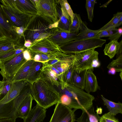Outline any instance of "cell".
I'll use <instances>...</instances> for the list:
<instances>
[{
    "label": "cell",
    "mask_w": 122,
    "mask_h": 122,
    "mask_svg": "<svg viewBox=\"0 0 122 122\" xmlns=\"http://www.w3.org/2000/svg\"><path fill=\"white\" fill-rule=\"evenodd\" d=\"M29 83L24 80L12 82L9 91L0 99V119L17 118L19 106L28 94L22 90Z\"/></svg>",
    "instance_id": "obj_1"
},
{
    "label": "cell",
    "mask_w": 122,
    "mask_h": 122,
    "mask_svg": "<svg viewBox=\"0 0 122 122\" xmlns=\"http://www.w3.org/2000/svg\"><path fill=\"white\" fill-rule=\"evenodd\" d=\"M30 86L33 99L40 106L46 109L60 102L59 91L41 75L38 79L30 84Z\"/></svg>",
    "instance_id": "obj_2"
},
{
    "label": "cell",
    "mask_w": 122,
    "mask_h": 122,
    "mask_svg": "<svg viewBox=\"0 0 122 122\" xmlns=\"http://www.w3.org/2000/svg\"><path fill=\"white\" fill-rule=\"evenodd\" d=\"M60 93V102L76 110L80 109L86 112L93 106V96L83 90L67 84Z\"/></svg>",
    "instance_id": "obj_3"
},
{
    "label": "cell",
    "mask_w": 122,
    "mask_h": 122,
    "mask_svg": "<svg viewBox=\"0 0 122 122\" xmlns=\"http://www.w3.org/2000/svg\"><path fill=\"white\" fill-rule=\"evenodd\" d=\"M54 28L52 24H49L39 16H33L30 19L25 28L23 33L24 40H29L33 44L48 38L52 34Z\"/></svg>",
    "instance_id": "obj_4"
},
{
    "label": "cell",
    "mask_w": 122,
    "mask_h": 122,
    "mask_svg": "<svg viewBox=\"0 0 122 122\" xmlns=\"http://www.w3.org/2000/svg\"><path fill=\"white\" fill-rule=\"evenodd\" d=\"M106 40L93 38L73 41L59 46L61 51L68 55L75 54L87 50L102 47Z\"/></svg>",
    "instance_id": "obj_5"
},
{
    "label": "cell",
    "mask_w": 122,
    "mask_h": 122,
    "mask_svg": "<svg viewBox=\"0 0 122 122\" xmlns=\"http://www.w3.org/2000/svg\"><path fill=\"white\" fill-rule=\"evenodd\" d=\"M1 6L6 16L13 26L25 28L30 19L21 12L16 6L14 0H1Z\"/></svg>",
    "instance_id": "obj_6"
},
{
    "label": "cell",
    "mask_w": 122,
    "mask_h": 122,
    "mask_svg": "<svg viewBox=\"0 0 122 122\" xmlns=\"http://www.w3.org/2000/svg\"><path fill=\"white\" fill-rule=\"evenodd\" d=\"M93 48L78 53L74 55V65L79 72L86 69L93 70L100 65L98 53Z\"/></svg>",
    "instance_id": "obj_7"
},
{
    "label": "cell",
    "mask_w": 122,
    "mask_h": 122,
    "mask_svg": "<svg viewBox=\"0 0 122 122\" xmlns=\"http://www.w3.org/2000/svg\"><path fill=\"white\" fill-rule=\"evenodd\" d=\"M37 10V15L51 24L59 21L56 0H31Z\"/></svg>",
    "instance_id": "obj_8"
},
{
    "label": "cell",
    "mask_w": 122,
    "mask_h": 122,
    "mask_svg": "<svg viewBox=\"0 0 122 122\" xmlns=\"http://www.w3.org/2000/svg\"><path fill=\"white\" fill-rule=\"evenodd\" d=\"M32 54H44L60 58L68 56L61 50L59 46L48 38L36 42L27 48Z\"/></svg>",
    "instance_id": "obj_9"
},
{
    "label": "cell",
    "mask_w": 122,
    "mask_h": 122,
    "mask_svg": "<svg viewBox=\"0 0 122 122\" xmlns=\"http://www.w3.org/2000/svg\"><path fill=\"white\" fill-rule=\"evenodd\" d=\"M26 61L23 57L22 52L9 61L0 62V73L3 77L2 80L12 79Z\"/></svg>",
    "instance_id": "obj_10"
},
{
    "label": "cell",
    "mask_w": 122,
    "mask_h": 122,
    "mask_svg": "<svg viewBox=\"0 0 122 122\" xmlns=\"http://www.w3.org/2000/svg\"><path fill=\"white\" fill-rule=\"evenodd\" d=\"M73 110L60 102L55 106L53 114L49 122H75V112Z\"/></svg>",
    "instance_id": "obj_11"
},
{
    "label": "cell",
    "mask_w": 122,
    "mask_h": 122,
    "mask_svg": "<svg viewBox=\"0 0 122 122\" xmlns=\"http://www.w3.org/2000/svg\"><path fill=\"white\" fill-rule=\"evenodd\" d=\"M78 34L66 31L56 27L54 28L52 34L48 38L59 46L74 41Z\"/></svg>",
    "instance_id": "obj_12"
},
{
    "label": "cell",
    "mask_w": 122,
    "mask_h": 122,
    "mask_svg": "<svg viewBox=\"0 0 122 122\" xmlns=\"http://www.w3.org/2000/svg\"><path fill=\"white\" fill-rule=\"evenodd\" d=\"M56 8L59 20L57 28L70 31L71 24L70 18L64 6L63 0H56Z\"/></svg>",
    "instance_id": "obj_13"
},
{
    "label": "cell",
    "mask_w": 122,
    "mask_h": 122,
    "mask_svg": "<svg viewBox=\"0 0 122 122\" xmlns=\"http://www.w3.org/2000/svg\"><path fill=\"white\" fill-rule=\"evenodd\" d=\"M13 26L4 14L0 4V29L7 38L17 41L20 38L14 31Z\"/></svg>",
    "instance_id": "obj_14"
},
{
    "label": "cell",
    "mask_w": 122,
    "mask_h": 122,
    "mask_svg": "<svg viewBox=\"0 0 122 122\" xmlns=\"http://www.w3.org/2000/svg\"><path fill=\"white\" fill-rule=\"evenodd\" d=\"M18 9L22 13L32 17L37 14L36 7L31 0H14Z\"/></svg>",
    "instance_id": "obj_15"
},
{
    "label": "cell",
    "mask_w": 122,
    "mask_h": 122,
    "mask_svg": "<svg viewBox=\"0 0 122 122\" xmlns=\"http://www.w3.org/2000/svg\"><path fill=\"white\" fill-rule=\"evenodd\" d=\"M46 109L36 104L23 119L24 122H42L46 117Z\"/></svg>",
    "instance_id": "obj_16"
},
{
    "label": "cell",
    "mask_w": 122,
    "mask_h": 122,
    "mask_svg": "<svg viewBox=\"0 0 122 122\" xmlns=\"http://www.w3.org/2000/svg\"><path fill=\"white\" fill-rule=\"evenodd\" d=\"M93 71L87 70L86 76L84 90L89 93L95 92L100 89L96 77Z\"/></svg>",
    "instance_id": "obj_17"
},
{
    "label": "cell",
    "mask_w": 122,
    "mask_h": 122,
    "mask_svg": "<svg viewBox=\"0 0 122 122\" xmlns=\"http://www.w3.org/2000/svg\"><path fill=\"white\" fill-rule=\"evenodd\" d=\"M60 61L52 66L62 74L74 64L75 58L74 54L59 58Z\"/></svg>",
    "instance_id": "obj_18"
},
{
    "label": "cell",
    "mask_w": 122,
    "mask_h": 122,
    "mask_svg": "<svg viewBox=\"0 0 122 122\" xmlns=\"http://www.w3.org/2000/svg\"><path fill=\"white\" fill-rule=\"evenodd\" d=\"M42 62L34 61L31 66L26 81L31 84L40 78L41 76L43 68Z\"/></svg>",
    "instance_id": "obj_19"
},
{
    "label": "cell",
    "mask_w": 122,
    "mask_h": 122,
    "mask_svg": "<svg viewBox=\"0 0 122 122\" xmlns=\"http://www.w3.org/2000/svg\"><path fill=\"white\" fill-rule=\"evenodd\" d=\"M122 40L120 42L117 41H111L105 45L103 50L104 55L108 56L110 59L122 52Z\"/></svg>",
    "instance_id": "obj_20"
},
{
    "label": "cell",
    "mask_w": 122,
    "mask_h": 122,
    "mask_svg": "<svg viewBox=\"0 0 122 122\" xmlns=\"http://www.w3.org/2000/svg\"><path fill=\"white\" fill-rule=\"evenodd\" d=\"M101 31L99 29L93 30L89 29L87 27L86 23L83 21L81 28L74 41L99 38V34Z\"/></svg>",
    "instance_id": "obj_21"
},
{
    "label": "cell",
    "mask_w": 122,
    "mask_h": 122,
    "mask_svg": "<svg viewBox=\"0 0 122 122\" xmlns=\"http://www.w3.org/2000/svg\"><path fill=\"white\" fill-rule=\"evenodd\" d=\"M21 40L14 41L6 37L0 40V55L7 51L24 47V44L21 43Z\"/></svg>",
    "instance_id": "obj_22"
},
{
    "label": "cell",
    "mask_w": 122,
    "mask_h": 122,
    "mask_svg": "<svg viewBox=\"0 0 122 122\" xmlns=\"http://www.w3.org/2000/svg\"><path fill=\"white\" fill-rule=\"evenodd\" d=\"M33 98L30 93L23 100L18 107L17 117L23 119L31 110Z\"/></svg>",
    "instance_id": "obj_23"
},
{
    "label": "cell",
    "mask_w": 122,
    "mask_h": 122,
    "mask_svg": "<svg viewBox=\"0 0 122 122\" xmlns=\"http://www.w3.org/2000/svg\"><path fill=\"white\" fill-rule=\"evenodd\" d=\"M87 69L79 71L75 68L74 70L69 84L83 90Z\"/></svg>",
    "instance_id": "obj_24"
},
{
    "label": "cell",
    "mask_w": 122,
    "mask_h": 122,
    "mask_svg": "<svg viewBox=\"0 0 122 122\" xmlns=\"http://www.w3.org/2000/svg\"><path fill=\"white\" fill-rule=\"evenodd\" d=\"M41 76L54 86L58 87L61 86V77L57 75L50 67L43 68Z\"/></svg>",
    "instance_id": "obj_25"
},
{
    "label": "cell",
    "mask_w": 122,
    "mask_h": 122,
    "mask_svg": "<svg viewBox=\"0 0 122 122\" xmlns=\"http://www.w3.org/2000/svg\"><path fill=\"white\" fill-rule=\"evenodd\" d=\"M34 61L33 60L26 61L21 66L15 76L12 79L11 81L23 80L26 81L30 68Z\"/></svg>",
    "instance_id": "obj_26"
},
{
    "label": "cell",
    "mask_w": 122,
    "mask_h": 122,
    "mask_svg": "<svg viewBox=\"0 0 122 122\" xmlns=\"http://www.w3.org/2000/svg\"><path fill=\"white\" fill-rule=\"evenodd\" d=\"M101 97L109 112L115 116L118 113L122 114V104L119 102L116 103L105 98L102 95Z\"/></svg>",
    "instance_id": "obj_27"
},
{
    "label": "cell",
    "mask_w": 122,
    "mask_h": 122,
    "mask_svg": "<svg viewBox=\"0 0 122 122\" xmlns=\"http://www.w3.org/2000/svg\"><path fill=\"white\" fill-rule=\"evenodd\" d=\"M25 47L17 49L10 50L0 55V62L9 61L23 52L26 49Z\"/></svg>",
    "instance_id": "obj_28"
},
{
    "label": "cell",
    "mask_w": 122,
    "mask_h": 122,
    "mask_svg": "<svg viewBox=\"0 0 122 122\" xmlns=\"http://www.w3.org/2000/svg\"><path fill=\"white\" fill-rule=\"evenodd\" d=\"M107 68L108 70L115 72H122V54L117 57L108 65Z\"/></svg>",
    "instance_id": "obj_29"
},
{
    "label": "cell",
    "mask_w": 122,
    "mask_h": 122,
    "mask_svg": "<svg viewBox=\"0 0 122 122\" xmlns=\"http://www.w3.org/2000/svg\"><path fill=\"white\" fill-rule=\"evenodd\" d=\"M80 15L75 13V15L71 23L70 31L78 33L81 30L83 22Z\"/></svg>",
    "instance_id": "obj_30"
},
{
    "label": "cell",
    "mask_w": 122,
    "mask_h": 122,
    "mask_svg": "<svg viewBox=\"0 0 122 122\" xmlns=\"http://www.w3.org/2000/svg\"><path fill=\"white\" fill-rule=\"evenodd\" d=\"M121 15H122V12H118L114 15L111 20L99 29V30L101 31L111 27L115 28V27L118 22L120 17Z\"/></svg>",
    "instance_id": "obj_31"
},
{
    "label": "cell",
    "mask_w": 122,
    "mask_h": 122,
    "mask_svg": "<svg viewBox=\"0 0 122 122\" xmlns=\"http://www.w3.org/2000/svg\"><path fill=\"white\" fill-rule=\"evenodd\" d=\"M11 80L9 79L2 80L3 83L0 89V99L5 95L10 90L12 83Z\"/></svg>",
    "instance_id": "obj_32"
},
{
    "label": "cell",
    "mask_w": 122,
    "mask_h": 122,
    "mask_svg": "<svg viewBox=\"0 0 122 122\" xmlns=\"http://www.w3.org/2000/svg\"><path fill=\"white\" fill-rule=\"evenodd\" d=\"M98 122H119L118 119L109 112L100 117Z\"/></svg>",
    "instance_id": "obj_33"
},
{
    "label": "cell",
    "mask_w": 122,
    "mask_h": 122,
    "mask_svg": "<svg viewBox=\"0 0 122 122\" xmlns=\"http://www.w3.org/2000/svg\"><path fill=\"white\" fill-rule=\"evenodd\" d=\"M88 113L90 122H98L100 117L98 113H96L94 111L93 107L92 106L87 111Z\"/></svg>",
    "instance_id": "obj_34"
},
{
    "label": "cell",
    "mask_w": 122,
    "mask_h": 122,
    "mask_svg": "<svg viewBox=\"0 0 122 122\" xmlns=\"http://www.w3.org/2000/svg\"><path fill=\"white\" fill-rule=\"evenodd\" d=\"M85 5L88 19L89 21L92 22L93 18L94 9L92 7L90 0H86Z\"/></svg>",
    "instance_id": "obj_35"
},
{
    "label": "cell",
    "mask_w": 122,
    "mask_h": 122,
    "mask_svg": "<svg viewBox=\"0 0 122 122\" xmlns=\"http://www.w3.org/2000/svg\"><path fill=\"white\" fill-rule=\"evenodd\" d=\"M65 9L69 15L71 20V23L75 15L74 13L67 0H63Z\"/></svg>",
    "instance_id": "obj_36"
},
{
    "label": "cell",
    "mask_w": 122,
    "mask_h": 122,
    "mask_svg": "<svg viewBox=\"0 0 122 122\" xmlns=\"http://www.w3.org/2000/svg\"><path fill=\"white\" fill-rule=\"evenodd\" d=\"M122 34V28L120 27L117 29L116 32L111 36L109 37L108 39L110 41H118Z\"/></svg>",
    "instance_id": "obj_37"
},
{
    "label": "cell",
    "mask_w": 122,
    "mask_h": 122,
    "mask_svg": "<svg viewBox=\"0 0 122 122\" xmlns=\"http://www.w3.org/2000/svg\"><path fill=\"white\" fill-rule=\"evenodd\" d=\"M13 28L14 31L20 38H21L23 37L24 38L23 33L25 28L23 26L17 27L15 26H13Z\"/></svg>",
    "instance_id": "obj_38"
},
{
    "label": "cell",
    "mask_w": 122,
    "mask_h": 122,
    "mask_svg": "<svg viewBox=\"0 0 122 122\" xmlns=\"http://www.w3.org/2000/svg\"><path fill=\"white\" fill-rule=\"evenodd\" d=\"M76 121L77 122H90L87 112L85 110L82 111L81 115L78 118Z\"/></svg>",
    "instance_id": "obj_39"
},
{
    "label": "cell",
    "mask_w": 122,
    "mask_h": 122,
    "mask_svg": "<svg viewBox=\"0 0 122 122\" xmlns=\"http://www.w3.org/2000/svg\"><path fill=\"white\" fill-rule=\"evenodd\" d=\"M40 54L41 57L40 62H42L43 63L46 62L50 60L55 59L57 58L52 56L44 54Z\"/></svg>",
    "instance_id": "obj_40"
},
{
    "label": "cell",
    "mask_w": 122,
    "mask_h": 122,
    "mask_svg": "<svg viewBox=\"0 0 122 122\" xmlns=\"http://www.w3.org/2000/svg\"><path fill=\"white\" fill-rule=\"evenodd\" d=\"M59 61L60 60L59 58L57 57L55 59L50 60L46 62L43 63V68L51 67Z\"/></svg>",
    "instance_id": "obj_41"
},
{
    "label": "cell",
    "mask_w": 122,
    "mask_h": 122,
    "mask_svg": "<svg viewBox=\"0 0 122 122\" xmlns=\"http://www.w3.org/2000/svg\"><path fill=\"white\" fill-rule=\"evenodd\" d=\"M23 53V57L26 61H28L33 60L30 52L28 49H26Z\"/></svg>",
    "instance_id": "obj_42"
},
{
    "label": "cell",
    "mask_w": 122,
    "mask_h": 122,
    "mask_svg": "<svg viewBox=\"0 0 122 122\" xmlns=\"http://www.w3.org/2000/svg\"><path fill=\"white\" fill-rule=\"evenodd\" d=\"M114 28L111 27L106 30L101 31L99 34V38L104 37H109L110 36L109 32L110 30Z\"/></svg>",
    "instance_id": "obj_43"
},
{
    "label": "cell",
    "mask_w": 122,
    "mask_h": 122,
    "mask_svg": "<svg viewBox=\"0 0 122 122\" xmlns=\"http://www.w3.org/2000/svg\"><path fill=\"white\" fill-rule=\"evenodd\" d=\"M32 44V43L29 40H24V46L26 49L30 47Z\"/></svg>",
    "instance_id": "obj_44"
},
{
    "label": "cell",
    "mask_w": 122,
    "mask_h": 122,
    "mask_svg": "<svg viewBox=\"0 0 122 122\" xmlns=\"http://www.w3.org/2000/svg\"><path fill=\"white\" fill-rule=\"evenodd\" d=\"M122 24V15H121L120 17L118 22L115 27V28L118 27Z\"/></svg>",
    "instance_id": "obj_45"
},
{
    "label": "cell",
    "mask_w": 122,
    "mask_h": 122,
    "mask_svg": "<svg viewBox=\"0 0 122 122\" xmlns=\"http://www.w3.org/2000/svg\"><path fill=\"white\" fill-rule=\"evenodd\" d=\"M51 68L55 71L56 74L58 76H61V74L57 70L55 67L52 66L50 67Z\"/></svg>",
    "instance_id": "obj_46"
},
{
    "label": "cell",
    "mask_w": 122,
    "mask_h": 122,
    "mask_svg": "<svg viewBox=\"0 0 122 122\" xmlns=\"http://www.w3.org/2000/svg\"><path fill=\"white\" fill-rule=\"evenodd\" d=\"M112 1V0H110L107 1V2H106L105 4L102 5H101L100 6V7L102 8L103 7V8L105 7H107V6Z\"/></svg>",
    "instance_id": "obj_47"
},
{
    "label": "cell",
    "mask_w": 122,
    "mask_h": 122,
    "mask_svg": "<svg viewBox=\"0 0 122 122\" xmlns=\"http://www.w3.org/2000/svg\"><path fill=\"white\" fill-rule=\"evenodd\" d=\"M6 37L0 29V40L5 38Z\"/></svg>",
    "instance_id": "obj_48"
},
{
    "label": "cell",
    "mask_w": 122,
    "mask_h": 122,
    "mask_svg": "<svg viewBox=\"0 0 122 122\" xmlns=\"http://www.w3.org/2000/svg\"><path fill=\"white\" fill-rule=\"evenodd\" d=\"M11 118L0 119V122H10Z\"/></svg>",
    "instance_id": "obj_49"
},
{
    "label": "cell",
    "mask_w": 122,
    "mask_h": 122,
    "mask_svg": "<svg viewBox=\"0 0 122 122\" xmlns=\"http://www.w3.org/2000/svg\"><path fill=\"white\" fill-rule=\"evenodd\" d=\"M16 118H12L10 119V122H15Z\"/></svg>",
    "instance_id": "obj_50"
},
{
    "label": "cell",
    "mask_w": 122,
    "mask_h": 122,
    "mask_svg": "<svg viewBox=\"0 0 122 122\" xmlns=\"http://www.w3.org/2000/svg\"><path fill=\"white\" fill-rule=\"evenodd\" d=\"M3 81H0V89L1 88V87L3 83Z\"/></svg>",
    "instance_id": "obj_51"
},
{
    "label": "cell",
    "mask_w": 122,
    "mask_h": 122,
    "mask_svg": "<svg viewBox=\"0 0 122 122\" xmlns=\"http://www.w3.org/2000/svg\"><path fill=\"white\" fill-rule=\"evenodd\" d=\"M119 75L120 76V77H121V80H122V72H120Z\"/></svg>",
    "instance_id": "obj_52"
}]
</instances>
